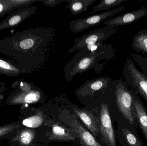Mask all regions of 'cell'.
I'll list each match as a JSON object with an SVG mask.
<instances>
[{
  "label": "cell",
  "mask_w": 147,
  "mask_h": 146,
  "mask_svg": "<svg viewBox=\"0 0 147 146\" xmlns=\"http://www.w3.org/2000/svg\"><path fill=\"white\" fill-rule=\"evenodd\" d=\"M56 30L38 27L17 32L0 39V54L18 63L27 74L42 69L55 49Z\"/></svg>",
  "instance_id": "1"
},
{
  "label": "cell",
  "mask_w": 147,
  "mask_h": 146,
  "mask_svg": "<svg viewBox=\"0 0 147 146\" xmlns=\"http://www.w3.org/2000/svg\"><path fill=\"white\" fill-rule=\"evenodd\" d=\"M115 53V50L111 44L99 42L87 45L84 49L78 51L65 67V80L71 82L77 74L91 69H94L96 73H100L106 62L112 59Z\"/></svg>",
  "instance_id": "2"
},
{
  "label": "cell",
  "mask_w": 147,
  "mask_h": 146,
  "mask_svg": "<svg viewBox=\"0 0 147 146\" xmlns=\"http://www.w3.org/2000/svg\"><path fill=\"white\" fill-rule=\"evenodd\" d=\"M114 91V101L120 116L121 123L130 127L137 132V126L135 110L136 93L127 83L121 80L112 81Z\"/></svg>",
  "instance_id": "3"
},
{
  "label": "cell",
  "mask_w": 147,
  "mask_h": 146,
  "mask_svg": "<svg viewBox=\"0 0 147 146\" xmlns=\"http://www.w3.org/2000/svg\"><path fill=\"white\" fill-rule=\"evenodd\" d=\"M122 75L129 86L147 103V78L136 68L132 59H127Z\"/></svg>",
  "instance_id": "4"
},
{
  "label": "cell",
  "mask_w": 147,
  "mask_h": 146,
  "mask_svg": "<svg viewBox=\"0 0 147 146\" xmlns=\"http://www.w3.org/2000/svg\"><path fill=\"white\" fill-rule=\"evenodd\" d=\"M117 27L109 28L105 26L102 28L96 29L89 33L84 34L74 40V45L68 52L73 53L78 51L84 49L85 47L89 45L105 41L115 34L117 31Z\"/></svg>",
  "instance_id": "5"
},
{
  "label": "cell",
  "mask_w": 147,
  "mask_h": 146,
  "mask_svg": "<svg viewBox=\"0 0 147 146\" xmlns=\"http://www.w3.org/2000/svg\"><path fill=\"white\" fill-rule=\"evenodd\" d=\"M125 9L124 7L120 6L113 10L75 20L70 22V29L74 33L80 32L91 27L99 25L102 21L112 17Z\"/></svg>",
  "instance_id": "6"
},
{
  "label": "cell",
  "mask_w": 147,
  "mask_h": 146,
  "mask_svg": "<svg viewBox=\"0 0 147 146\" xmlns=\"http://www.w3.org/2000/svg\"><path fill=\"white\" fill-rule=\"evenodd\" d=\"M112 80L108 77H101L87 80L76 91L77 96L83 98L94 97L108 91L111 87Z\"/></svg>",
  "instance_id": "7"
},
{
  "label": "cell",
  "mask_w": 147,
  "mask_h": 146,
  "mask_svg": "<svg viewBox=\"0 0 147 146\" xmlns=\"http://www.w3.org/2000/svg\"><path fill=\"white\" fill-rule=\"evenodd\" d=\"M100 132L102 139L108 146H116L115 131L108 105L102 104L100 107Z\"/></svg>",
  "instance_id": "8"
},
{
  "label": "cell",
  "mask_w": 147,
  "mask_h": 146,
  "mask_svg": "<svg viewBox=\"0 0 147 146\" xmlns=\"http://www.w3.org/2000/svg\"><path fill=\"white\" fill-rule=\"evenodd\" d=\"M42 96L41 90L36 86L29 91H22L16 88L6 99V104L19 105L35 103L41 100Z\"/></svg>",
  "instance_id": "9"
},
{
  "label": "cell",
  "mask_w": 147,
  "mask_h": 146,
  "mask_svg": "<svg viewBox=\"0 0 147 146\" xmlns=\"http://www.w3.org/2000/svg\"><path fill=\"white\" fill-rule=\"evenodd\" d=\"M147 15V7L144 6L136 10L125 13L105 21L104 24L109 28L129 25Z\"/></svg>",
  "instance_id": "10"
},
{
  "label": "cell",
  "mask_w": 147,
  "mask_h": 146,
  "mask_svg": "<svg viewBox=\"0 0 147 146\" xmlns=\"http://www.w3.org/2000/svg\"><path fill=\"white\" fill-rule=\"evenodd\" d=\"M35 7L19 9L0 22V31L18 26L36 12Z\"/></svg>",
  "instance_id": "11"
},
{
  "label": "cell",
  "mask_w": 147,
  "mask_h": 146,
  "mask_svg": "<svg viewBox=\"0 0 147 146\" xmlns=\"http://www.w3.org/2000/svg\"><path fill=\"white\" fill-rule=\"evenodd\" d=\"M74 111L92 134L96 137L100 130V121L92 112L85 109L74 108Z\"/></svg>",
  "instance_id": "12"
},
{
  "label": "cell",
  "mask_w": 147,
  "mask_h": 146,
  "mask_svg": "<svg viewBox=\"0 0 147 146\" xmlns=\"http://www.w3.org/2000/svg\"><path fill=\"white\" fill-rule=\"evenodd\" d=\"M118 133L122 146H144L137 132L134 131L129 126L121 123Z\"/></svg>",
  "instance_id": "13"
},
{
  "label": "cell",
  "mask_w": 147,
  "mask_h": 146,
  "mask_svg": "<svg viewBox=\"0 0 147 146\" xmlns=\"http://www.w3.org/2000/svg\"><path fill=\"white\" fill-rule=\"evenodd\" d=\"M40 0H0V18L19 9L31 7Z\"/></svg>",
  "instance_id": "14"
},
{
  "label": "cell",
  "mask_w": 147,
  "mask_h": 146,
  "mask_svg": "<svg viewBox=\"0 0 147 146\" xmlns=\"http://www.w3.org/2000/svg\"><path fill=\"white\" fill-rule=\"evenodd\" d=\"M71 127L77 134V136L82 146H102L78 120L71 121Z\"/></svg>",
  "instance_id": "15"
},
{
  "label": "cell",
  "mask_w": 147,
  "mask_h": 146,
  "mask_svg": "<svg viewBox=\"0 0 147 146\" xmlns=\"http://www.w3.org/2000/svg\"><path fill=\"white\" fill-rule=\"evenodd\" d=\"M136 120L147 142V111L141 99L136 93L135 95Z\"/></svg>",
  "instance_id": "16"
},
{
  "label": "cell",
  "mask_w": 147,
  "mask_h": 146,
  "mask_svg": "<svg viewBox=\"0 0 147 146\" xmlns=\"http://www.w3.org/2000/svg\"><path fill=\"white\" fill-rule=\"evenodd\" d=\"M27 74L18 63L9 59L0 57V74L8 76H18Z\"/></svg>",
  "instance_id": "17"
},
{
  "label": "cell",
  "mask_w": 147,
  "mask_h": 146,
  "mask_svg": "<svg viewBox=\"0 0 147 146\" xmlns=\"http://www.w3.org/2000/svg\"><path fill=\"white\" fill-rule=\"evenodd\" d=\"M47 137L52 140L72 141L75 139L70 129L58 123L52 125L51 132L47 135Z\"/></svg>",
  "instance_id": "18"
},
{
  "label": "cell",
  "mask_w": 147,
  "mask_h": 146,
  "mask_svg": "<svg viewBox=\"0 0 147 146\" xmlns=\"http://www.w3.org/2000/svg\"><path fill=\"white\" fill-rule=\"evenodd\" d=\"M17 130L11 141L17 143L21 146H30L35 137V131L34 129H24Z\"/></svg>",
  "instance_id": "19"
},
{
  "label": "cell",
  "mask_w": 147,
  "mask_h": 146,
  "mask_svg": "<svg viewBox=\"0 0 147 146\" xmlns=\"http://www.w3.org/2000/svg\"><path fill=\"white\" fill-rule=\"evenodd\" d=\"M96 0H69L65 8L69 9L73 15H77L86 11L89 6Z\"/></svg>",
  "instance_id": "20"
},
{
  "label": "cell",
  "mask_w": 147,
  "mask_h": 146,
  "mask_svg": "<svg viewBox=\"0 0 147 146\" xmlns=\"http://www.w3.org/2000/svg\"><path fill=\"white\" fill-rule=\"evenodd\" d=\"M132 46L137 52L147 53V29L139 31L133 38Z\"/></svg>",
  "instance_id": "21"
},
{
  "label": "cell",
  "mask_w": 147,
  "mask_h": 146,
  "mask_svg": "<svg viewBox=\"0 0 147 146\" xmlns=\"http://www.w3.org/2000/svg\"><path fill=\"white\" fill-rule=\"evenodd\" d=\"M44 121L43 113L39 111H37L34 115L22 120L21 123L27 127L36 128L40 127L43 124Z\"/></svg>",
  "instance_id": "22"
},
{
  "label": "cell",
  "mask_w": 147,
  "mask_h": 146,
  "mask_svg": "<svg viewBox=\"0 0 147 146\" xmlns=\"http://www.w3.org/2000/svg\"><path fill=\"white\" fill-rule=\"evenodd\" d=\"M127 1V0H101L98 4L92 8L90 13H94L102 10H109L111 8L119 6Z\"/></svg>",
  "instance_id": "23"
},
{
  "label": "cell",
  "mask_w": 147,
  "mask_h": 146,
  "mask_svg": "<svg viewBox=\"0 0 147 146\" xmlns=\"http://www.w3.org/2000/svg\"><path fill=\"white\" fill-rule=\"evenodd\" d=\"M20 127V124L19 121L0 126V139L16 133L17 130Z\"/></svg>",
  "instance_id": "24"
},
{
  "label": "cell",
  "mask_w": 147,
  "mask_h": 146,
  "mask_svg": "<svg viewBox=\"0 0 147 146\" xmlns=\"http://www.w3.org/2000/svg\"><path fill=\"white\" fill-rule=\"evenodd\" d=\"M132 57L140 68L141 73L147 78V57L137 54H133Z\"/></svg>",
  "instance_id": "25"
},
{
  "label": "cell",
  "mask_w": 147,
  "mask_h": 146,
  "mask_svg": "<svg viewBox=\"0 0 147 146\" xmlns=\"http://www.w3.org/2000/svg\"><path fill=\"white\" fill-rule=\"evenodd\" d=\"M64 0H45L42 1L43 4L47 7H57L59 3L62 2L64 1Z\"/></svg>",
  "instance_id": "26"
},
{
  "label": "cell",
  "mask_w": 147,
  "mask_h": 146,
  "mask_svg": "<svg viewBox=\"0 0 147 146\" xmlns=\"http://www.w3.org/2000/svg\"><path fill=\"white\" fill-rule=\"evenodd\" d=\"M8 89L5 83L2 82H0V94H2L3 92Z\"/></svg>",
  "instance_id": "27"
},
{
  "label": "cell",
  "mask_w": 147,
  "mask_h": 146,
  "mask_svg": "<svg viewBox=\"0 0 147 146\" xmlns=\"http://www.w3.org/2000/svg\"><path fill=\"white\" fill-rule=\"evenodd\" d=\"M34 146V145H32V146Z\"/></svg>",
  "instance_id": "28"
},
{
  "label": "cell",
  "mask_w": 147,
  "mask_h": 146,
  "mask_svg": "<svg viewBox=\"0 0 147 146\" xmlns=\"http://www.w3.org/2000/svg\"></svg>",
  "instance_id": "29"
}]
</instances>
